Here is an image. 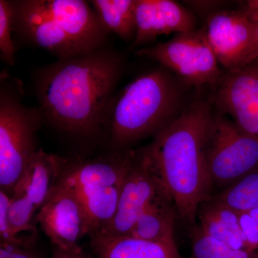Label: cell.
I'll return each instance as SVG.
<instances>
[{"label":"cell","instance_id":"1","mask_svg":"<svg viewBox=\"0 0 258 258\" xmlns=\"http://www.w3.org/2000/svg\"><path fill=\"white\" fill-rule=\"evenodd\" d=\"M125 69L124 56L108 45L37 69L34 91L44 124L77 142L105 140L108 108Z\"/></svg>","mask_w":258,"mask_h":258},{"label":"cell","instance_id":"2","mask_svg":"<svg viewBox=\"0 0 258 258\" xmlns=\"http://www.w3.org/2000/svg\"><path fill=\"white\" fill-rule=\"evenodd\" d=\"M212 115L208 103L194 102L144 147L178 216L192 227L200 205L212 197L213 184L205 159Z\"/></svg>","mask_w":258,"mask_h":258},{"label":"cell","instance_id":"3","mask_svg":"<svg viewBox=\"0 0 258 258\" xmlns=\"http://www.w3.org/2000/svg\"><path fill=\"white\" fill-rule=\"evenodd\" d=\"M14 35L20 43L57 60L87 55L108 44L109 32L89 1L12 0Z\"/></svg>","mask_w":258,"mask_h":258},{"label":"cell","instance_id":"4","mask_svg":"<svg viewBox=\"0 0 258 258\" xmlns=\"http://www.w3.org/2000/svg\"><path fill=\"white\" fill-rule=\"evenodd\" d=\"M187 86L162 66L139 75L115 93L107 114L105 141L110 152L132 149L176 119Z\"/></svg>","mask_w":258,"mask_h":258},{"label":"cell","instance_id":"5","mask_svg":"<svg viewBox=\"0 0 258 258\" xmlns=\"http://www.w3.org/2000/svg\"><path fill=\"white\" fill-rule=\"evenodd\" d=\"M23 84L5 73L0 83V187L13 196L15 186L39 150L37 131L44 124L38 107L23 103Z\"/></svg>","mask_w":258,"mask_h":258},{"label":"cell","instance_id":"6","mask_svg":"<svg viewBox=\"0 0 258 258\" xmlns=\"http://www.w3.org/2000/svg\"><path fill=\"white\" fill-rule=\"evenodd\" d=\"M205 159L213 187L227 189L258 167V140L227 115L212 113Z\"/></svg>","mask_w":258,"mask_h":258},{"label":"cell","instance_id":"7","mask_svg":"<svg viewBox=\"0 0 258 258\" xmlns=\"http://www.w3.org/2000/svg\"><path fill=\"white\" fill-rule=\"evenodd\" d=\"M137 55L157 61L188 87L214 86L222 76L205 29L176 35L168 41L139 49Z\"/></svg>","mask_w":258,"mask_h":258},{"label":"cell","instance_id":"8","mask_svg":"<svg viewBox=\"0 0 258 258\" xmlns=\"http://www.w3.org/2000/svg\"><path fill=\"white\" fill-rule=\"evenodd\" d=\"M165 192L144 147L137 149L122 185L116 213L111 223L98 235H128L142 212L158 197Z\"/></svg>","mask_w":258,"mask_h":258},{"label":"cell","instance_id":"9","mask_svg":"<svg viewBox=\"0 0 258 258\" xmlns=\"http://www.w3.org/2000/svg\"><path fill=\"white\" fill-rule=\"evenodd\" d=\"M52 244L64 250H81L79 241L88 235L86 215L74 190L57 178L35 217Z\"/></svg>","mask_w":258,"mask_h":258},{"label":"cell","instance_id":"10","mask_svg":"<svg viewBox=\"0 0 258 258\" xmlns=\"http://www.w3.org/2000/svg\"><path fill=\"white\" fill-rule=\"evenodd\" d=\"M136 150L114 151L93 159L57 155L58 177L79 198L122 184L133 162Z\"/></svg>","mask_w":258,"mask_h":258},{"label":"cell","instance_id":"11","mask_svg":"<svg viewBox=\"0 0 258 258\" xmlns=\"http://www.w3.org/2000/svg\"><path fill=\"white\" fill-rule=\"evenodd\" d=\"M255 20L243 10H218L207 21V37L219 63L227 73L246 67L253 40Z\"/></svg>","mask_w":258,"mask_h":258},{"label":"cell","instance_id":"12","mask_svg":"<svg viewBox=\"0 0 258 258\" xmlns=\"http://www.w3.org/2000/svg\"><path fill=\"white\" fill-rule=\"evenodd\" d=\"M217 106L242 130L258 140V74L245 68L222 76Z\"/></svg>","mask_w":258,"mask_h":258},{"label":"cell","instance_id":"13","mask_svg":"<svg viewBox=\"0 0 258 258\" xmlns=\"http://www.w3.org/2000/svg\"><path fill=\"white\" fill-rule=\"evenodd\" d=\"M192 13L172 0H136V47L152 44L160 35L195 30Z\"/></svg>","mask_w":258,"mask_h":258},{"label":"cell","instance_id":"14","mask_svg":"<svg viewBox=\"0 0 258 258\" xmlns=\"http://www.w3.org/2000/svg\"><path fill=\"white\" fill-rule=\"evenodd\" d=\"M90 238L96 258H182L176 244L153 242L130 235H97Z\"/></svg>","mask_w":258,"mask_h":258},{"label":"cell","instance_id":"15","mask_svg":"<svg viewBox=\"0 0 258 258\" xmlns=\"http://www.w3.org/2000/svg\"><path fill=\"white\" fill-rule=\"evenodd\" d=\"M58 171L57 154L39 149L15 186L13 196L23 198L38 212L55 184Z\"/></svg>","mask_w":258,"mask_h":258},{"label":"cell","instance_id":"16","mask_svg":"<svg viewBox=\"0 0 258 258\" xmlns=\"http://www.w3.org/2000/svg\"><path fill=\"white\" fill-rule=\"evenodd\" d=\"M200 228L212 238L237 249H247L241 229L240 212L212 197L202 204L198 216Z\"/></svg>","mask_w":258,"mask_h":258},{"label":"cell","instance_id":"17","mask_svg":"<svg viewBox=\"0 0 258 258\" xmlns=\"http://www.w3.org/2000/svg\"><path fill=\"white\" fill-rule=\"evenodd\" d=\"M177 216L174 202L167 193L162 194L142 212L128 235L153 242L176 244L174 229Z\"/></svg>","mask_w":258,"mask_h":258},{"label":"cell","instance_id":"18","mask_svg":"<svg viewBox=\"0 0 258 258\" xmlns=\"http://www.w3.org/2000/svg\"><path fill=\"white\" fill-rule=\"evenodd\" d=\"M103 26L125 41L136 35V0L89 1Z\"/></svg>","mask_w":258,"mask_h":258},{"label":"cell","instance_id":"19","mask_svg":"<svg viewBox=\"0 0 258 258\" xmlns=\"http://www.w3.org/2000/svg\"><path fill=\"white\" fill-rule=\"evenodd\" d=\"M213 197L238 212L258 210V167Z\"/></svg>","mask_w":258,"mask_h":258},{"label":"cell","instance_id":"20","mask_svg":"<svg viewBox=\"0 0 258 258\" xmlns=\"http://www.w3.org/2000/svg\"><path fill=\"white\" fill-rule=\"evenodd\" d=\"M191 258H258V252L237 249L205 234L199 225H194L191 234Z\"/></svg>","mask_w":258,"mask_h":258},{"label":"cell","instance_id":"21","mask_svg":"<svg viewBox=\"0 0 258 258\" xmlns=\"http://www.w3.org/2000/svg\"><path fill=\"white\" fill-rule=\"evenodd\" d=\"M13 7L10 0H0V57L2 61L13 66L15 64V47L13 35Z\"/></svg>","mask_w":258,"mask_h":258},{"label":"cell","instance_id":"22","mask_svg":"<svg viewBox=\"0 0 258 258\" xmlns=\"http://www.w3.org/2000/svg\"><path fill=\"white\" fill-rule=\"evenodd\" d=\"M11 197L0 190V243L32 247L33 242L19 237L12 229L8 210Z\"/></svg>","mask_w":258,"mask_h":258},{"label":"cell","instance_id":"23","mask_svg":"<svg viewBox=\"0 0 258 258\" xmlns=\"http://www.w3.org/2000/svg\"><path fill=\"white\" fill-rule=\"evenodd\" d=\"M240 222L247 250L258 252V210L240 212Z\"/></svg>","mask_w":258,"mask_h":258},{"label":"cell","instance_id":"24","mask_svg":"<svg viewBox=\"0 0 258 258\" xmlns=\"http://www.w3.org/2000/svg\"><path fill=\"white\" fill-rule=\"evenodd\" d=\"M0 258H40L32 247L0 243Z\"/></svg>","mask_w":258,"mask_h":258},{"label":"cell","instance_id":"25","mask_svg":"<svg viewBox=\"0 0 258 258\" xmlns=\"http://www.w3.org/2000/svg\"><path fill=\"white\" fill-rule=\"evenodd\" d=\"M51 258H96V256L89 254L86 251L81 249L79 252H71V251L64 250L58 247L53 246L52 249V257Z\"/></svg>","mask_w":258,"mask_h":258},{"label":"cell","instance_id":"26","mask_svg":"<svg viewBox=\"0 0 258 258\" xmlns=\"http://www.w3.org/2000/svg\"><path fill=\"white\" fill-rule=\"evenodd\" d=\"M254 20H255V28H254L253 40H252V46H251L247 62H246L245 68H247L258 57V19Z\"/></svg>","mask_w":258,"mask_h":258},{"label":"cell","instance_id":"27","mask_svg":"<svg viewBox=\"0 0 258 258\" xmlns=\"http://www.w3.org/2000/svg\"><path fill=\"white\" fill-rule=\"evenodd\" d=\"M246 13L253 20L258 19V0H249L246 2L243 9Z\"/></svg>","mask_w":258,"mask_h":258},{"label":"cell","instance_id":"28","mask_svg":"<svg viewBox=\"0 0 258 258\" xmlns=\"http://www.w3.org/2000/svg\"><path fill=\"white\" fill-rule=\"evenodd\" d=\"M189 4L194 5L198 10H208L215 8L219 3L217 2H191Z\"/></svg>","mask_w":258,"mask_h":258},{"label":"cell","instance_id":"29","mask_svg":"<svg viewBox=\"0 0 258 258\" xmlns=\"http://www.w3.org/2000/svg\"><path fill=\"white\" fill-rule=\"evenodd\" d=\"M247 68L252 70V71H253L254 72H255L256 74H258V57L257 58H256L252 63L247 66Z\"/></svg>","mask_w":258,"mask_h":258}]
</instances>
